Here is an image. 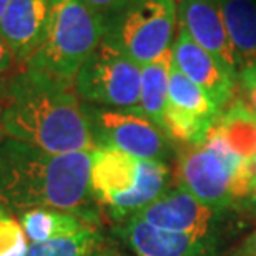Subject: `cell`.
<instances>
[{
	"instance_id": "6da1fadb",
	"label": "cell",
	"mask_w": 256,
	"mask_h": 256,
	"mask_svg": "<svg viewBox=\"0 0 256 256\" xmlns=\"http://www.w3.org/2000/svg\"><path fill=\"white\" fill-rule=\"evenodd\" d=\"M2 130L5 138L47 153L96 148L88 115L74 85L28 66L2 80Z\"/></svg>"
},
{
	"instance_id": "7a4b0ae2",
	"label": "cell",
	"mask_w": 256,
	"mask_h": 256,
	"mask_svg": "<svg viewBox=\"0 0 256 256\" xmlns=\"http://www.w3.org/2000/svg\"><path fill=\"white\" fill-rule=\"evenodd\" d=\"M90 152L47 153L28 143L5 138L0 145V206L18 214L34 208H54L96 222L88 206Z\"/></svg>"
},
{
	"instance_id": "3957f363",
	"label": "cell",
	"mask_w": 256,
	"mask_h": 256,
	"mask_svg": "<svg viewBox=\"0 0 256 256\" xmlns=\"http://www.w3.org/2000/svg\"><path fill=\"white\" fill-rule=\"evenodd\" d=\"M170 170L163 162L140 160L112 148H95L90 170L92 198L116 222L133 216L166 192Z\"/></svg>"
},
{
	"instance_id": "277c9868",
	"label": "cell",
	"mask_w": 256,
	"mask_h": 256,
	"mask_svg": "<svg viewBox=\"0 0 256 256\" xmlns=\"http://www.w3.org/2000/svg\"><path fill=\"white\" fill-rule=\"evenodd\" d=\"M105 35V18L84 0H52L47 37L25 66L64 84L74 80Z\"/></svg>"
},
{
	"instance_id": "5b68a950",
	"label": "cell",
	"mask_w": 256,
	"mask_h": 256,
	"mask_svg": "<svg viewBox=\"0 0 256 256\" xmlns=\"http://www.w3.org/2000/svg\"><path fill=\"white\" fill-rule=\"evenodd\" d=\"M176 15L175 0H128L105 20L104 38L143 66L172 48Z\"/></svg>"
},
{
	"instance_id": "8992f818",
	"label": "cell",
	"mask_w": 256,
	"mask_h": 256,
	"mask_svg": "<svg viewBox=\"0 0 256 256\" xmlns=\"http://www.w3.org/2000/svg\"><path fill=\"white\" fill-rule=\"evenodd\" d=\"M140 85L142 66L106 38H102L74 80L75 94L85 104L130 112L140 106Z\"/></svg>"
},
{
	"instance_id": "52a82bcc",
	"label": "cell",
	"mask_w": 256,
	"mask_h": 256,
	"mask_svg": "<svg viewBox=\"0 0 256 256\" xmlns=\"http://www.w3.org/2000/svg\"><path fill=\"white\" fill-rule=\"evenodd\" d=\"M96 148L120 150L140 160L163 162L172 146L166 132L138 112L84 104Z\"/></svg>"
},
{
	"instance_id": "ba28073f",
	"label": "cell",
	"mask_w": 256,
	"mask_h": 256,
	"mask_svg": "<svg viewBox=\"0 0 256 256\" xmlns=\"http://www.w3.org/2000/svg\"><path fill=\"white\" fill-rule=\"evenodd\" d=\"M222 116V110L196 84L172 65L165 132L186 145H202Z\"/></svg>"
},
{
	"instance_id": "9c48e42d",
	"label": "cell",
	"mask_w": 256,
	"mask_h": 256,
	"mask_svg": "<svg viewBox=\"0 0 256 256\" xmlns=\"http://www.w3.org/2000/svg\"><path fill=\"white\" fill-rule=\"evenodd\" d=\"M176 180L182 190L214 212L230 206L234 200L232 172L216 153L204 145H186L180 152Z\"/></svg>"
},
{
	"instance_id": "30bf717a",
	"label": "cell",
	"mask_w": 256,
	"mask_h": 256,
	"mask_svg": "<svg viewBox=\"0 0 256 256\" xmlns=\"http://www.w3.org/2000/svg\"><path fill=\"white\" fill-rule=\"evenodd\" d=\"M173 64L183 75L196 84L220 110L233 98L238 75L194 42L190 34L180 27L176 40L172 45Z\"/></svg>"
},
{
	"instance_id": "8fae6325",
	"label": "cell",
	"mask_w": 256,
	"mask_h": 256,
	"mask_svg": "<svg viewBox=\"0 0 256 256\" xmlns=\"http://www.w3.org/2000/svg\"><path fill=\"white\" fill-rule=\"evenodd\" d=\"M214 213L213 208L178 186L166 190L155 202L135 213V216L163 232L210 238Z\"/></svg>"
},
{
	"instance_id": "7c38bea8",
	"label": "cell",
	"mask_w": 256,
	"mask_h": 256,
	"mask_svg": "<svg viewBox=\"0 0 256 256\" xmlns=\"http://www.w3.org/2000/svg\"><path fill=\"white\" fill-rule=\"evenodd\" d=\"M52 0H10L2 20L0 38L18 66H25L47 37Z\"/></svg>"
},
{
	"instance_id": "4fadbf2b",
	"label": "cell",
	"mask_w": 256,
	"mask_h": 256,
	"mask_svg": "<svg viewBox=\"0 0 256 256\" xmlns=\"http://www.w3.org/2000/svg\"><path fill=\"white\" fill-rule=\"evenodd\" d=\"M116 234L135 256H213L210 238L163 232L135 214L118 224Z\"/></svg>"
},
{
	"instance_id": "5bb4252c",
	"label": "cell",
	"mask_w": 256,
	"mask_h": 256,
	"mask_svg": "<svg viewBox=\"0 0 256 256\" xmlns=\"http://www.w3.org/2000/svg\"><path fill=\"white\" fill-rule=\"evenodd\" d=\"M178 18L182 27L200 47L214 55L238 75L232 42L214 0H178Z\"/></svg>"
},
{
	"instance_id": "9a60e30c",
	"label": "cell",
	"mask_w": 256,
	"mask_h": 256,
	"mask_svg": "<svg viewBox=\"0 0 256 256\" xmlns=\"http://www.w3.org/2000/svg\"><path fill=\"white\" fill-rule=\"evenodd\" d=\"M232 42L238 74L256 64V0H214Z\"/></svg>"
},
{
	"instance_id": "2e32d148",
	"label": "cell",
	"mask_w": 256,
	"mask_h": 256,
	"mask_svg": "<svg viewBox=\"0 0 256 256\" xmlns=\"http://www.w3.org/2000/svg\"><path fill=\"white\" fill-rule=\"evenodd\" d=\"M28 243H44L50 240L74 236L85 228L94 226L78 213L54 208H34L18 214Z\"/></svg>"
},
{
	"instance_id": "e0dca14e",
	"label": "cell",
	"mask_w": 256,
	"mask_h": 256,
	"mask_svg": "<svg viewBox=\"0 0 256 256\" xmlns=\"http://www.w3.org/2000/svg\"><path fill=\"white\" fill-rule=\"evenodd\" d=\"M173 65L172 48L162 57L142 66L140 106L138 114L146 116L153 124L165 130V110L168 100V84Z\"/></svg>"
},
{
	"instance_id": "ac0fdd59",
	"label": "cell",
	"mask_w": 256,
	"mask_h": 256,
	"mask_svg": "<svg viewBox=\"0 0 256 256\" xmlns=\"http://www.w3.org/2000/svg\"><path fill=\"white\" fill-rule=\"evenodd\" d=\"M216 130L232 150L253 163L256 158V114L243 100H234L230 108L220 116Z\"/></svg>"
},
{
	"instance_id": "d6986e66",
	"label": "cell",
	"mask_w": 256,
	"mask_h": 256,
	"mask_svg": "<svg viewBox=\"0 0 256 256\" xmlns=\"http://www.w3.org/2000/svg\"><path fill=\"white\" fill-rule=\"evenodd\" d=\"M102 248V238L95 226L85 228L84 232L50 240L44 243H28L25 256H96Z\"/></svg>"
},
{
	"instance_id": "ffe728a7",
	"label": "cell",
	"mask_w": 256,
	"mask_h": 256,
	"mask_svg": "<svg viewBox=\"0 0 256 256\" xmlns=\"http://www.w3.org/2000/svg\"><path fill=\"white\" fill-rule=\"evenodd\" d=\"M28 244L18 220L0 206V256H25Z\"/></svg>"
},
{
	"instance_id": "44dd1931",
	"label": "cell",
	"mask_w": 256,
	"mask_h": 256,
	"mask_svg": "<svg viewBox=\"0 0 256 256\" xmlns=\"http://www.w3.org/2000/svg\"><path fill=\"white\" fill-rule=\"evenodd\" d=\"M84 2L106 20L110 15H114L116 10H120L124 7L128 0H84Z\"/></svg>"
},
{
	"instance_id": "7402d4cb",
	"label": "cell",
	"mask_w": 256,
	"mask_h": 256,
	"mask_svg": "<svg viewBox=\"0 0 256 256\" xmlns=\"http://www.w3.org/2000/svg\"><path fill=\"white\" fill-rule=\"evenodd\" d=\"M15 66H17V62H15L12 52L8 50L4 40L0 38V76L10 74Z\"/></svg>"
},
{
	"instance_id": "603a6c76",
	"label": "cell",
	"mask_w": 256,
	"mask_h": 256,
	"mask_svg": "<svg viewBox=\"0 0 256 256\" xmlns=\"http://www.w3.org/2000/svg\"><path fill=\"white\" fill-rule=\"evenodd\" d=\"M244 252H246L250 256H256V232L252 233L244 242Z\"/></svg>"
},
{
	"instance_id": "cb8c5ba5",
	"label": "cell",
	"mask_w": 256,
	"mask_h": 256,
	"mask_svg": "<svg viewBox=\"0 0 256 256\" xmlns=\"http://www.w3.org/2000/svg\"><path fill=\"white\" fill-rule=\"evenodd\" d=\"M2 76H0V145L2 142L5 140V135H4V130H2Z\"/></svg>"
},
{
	"instance_id": "d4e9b609",
	"label": "cell",
	"mask_w": 256,
	"mask_h": 256,
	"mask_svg": "<svg viewBox=\"0 0 256 256\" xmlns=\"http://www.w3.org/2000/svg\"><path fill=\"white\" fill-rule=\"evenodd\" d=\"M96 256H124V254H120L116 250H114V248H106V246H102L100 248V252H98V254Z\"/></svg>"
},
{
	"instance_id": "484cf974",
	"label": "cell",
	"mask_w": 256,
	"mask_h": 256,
	"mask_svg": "<svg viewBox=\"0 0 256 256\" xmlns=\"http://www.w3.org/2000/svg\"><path fill=\"white\" fill-rule=\"evenodd\" d=\"M252 172H253V178H252V196L256 198V158L252 165Z\"/></svg>"
},
{
	"instance_id": "4316f807",
	"label": "cell",
	"mask_w": 256,
	"mask_h": 256,
	"mask_svg": "<svg viewBox=\"0 0 256 256\" xmlns=\"http://www.w3.org/2000/svg\"><path fill=\"white\" fill-rule=\"evenodd\" d=\"M8 4H10V0H0V20H2L5 10H7V7H8Z\"/></svg>"
},
{
	"instance_id": "83f0119b",
	"label": "cell",
	"mask_w": 256,
	"mask_h": 256,
	"mask_svg": "<svg viewBox=\"0 0 256 256\" xmlns=\"http://www.w3.org/2000/svg\"><path fill=\"white\" fill-rule=\"evenodd\" d=\"M234 256H250V254H248V253H246V252H244V250H243V252H240L238 254H234Z\"/></svg>"
}]
</instances>
